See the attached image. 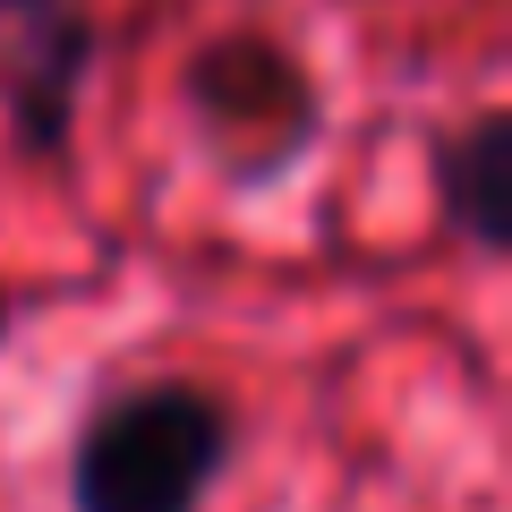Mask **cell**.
Segmentation results:
<instances>
[{"label":"cell","instance_id":"1","mask_svg":"<svg viewBox=\"0 0 512 512\" xmlns=\"http://www.w3.org/2000/svg\"><path fill=\"white\" fill-rule=\"evenodd\" d=\"M231 470V410L205 384H128L69 444V512H205Z\"/></svg>","mask_w":512,"mask_h":512},{"label":"cell","instance_id":"2","mask_svg":"<svg viewBox=\"0 0 512 512\" xmlns=\"http://www.w3.org/2000/svg\"><path fill=\"white\" fill-rule=\"evenodd\" d=\"M180 103L197 120L205 154L231 188H274L282 171L308 163L316 128H325V94L299 69V52L265 26H222L197 43L180 77Z\"/></svg>","mask_w":512,"mask_h":512},{"label":"cell","instance_id":"3","mask_svg":"<svg viewBox=\"0 0 512 512\" xmlns=\"http://www.w3.org/2000/svg\"><path fill=\"white\" fill-rule=\"evenodd\" d=\"M94 9L86 0H0V111L26 163H60L77 137V103L94 77Z\"/></svg>","mask_w":512,"mask_h":512},{"label":"cell","instance_id":"4","mask_svg":"<svg viewBox=\"0 0 512 512\" xmlns=\"http://www.w3.org/2000/svg\"><path fill=\"white\" fill-rule=\"evenodd\" d=\"M436 205L478 256L512 248V111H470L436 146Z\"/></svg>","mask_w":512,"mask_h":512}]
</instances>
